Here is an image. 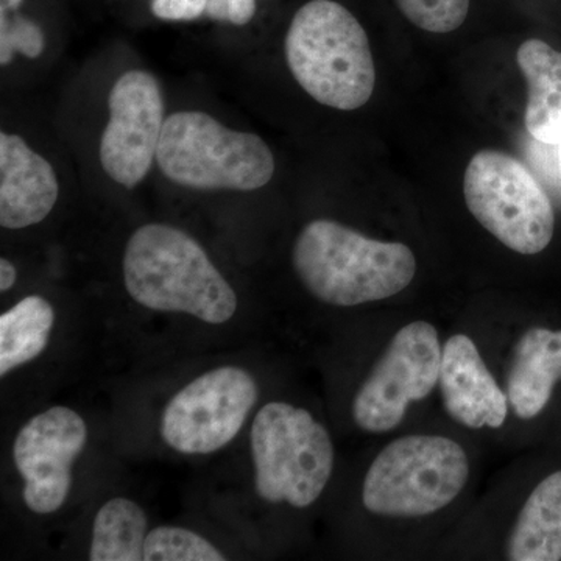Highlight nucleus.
I'll use <instances>...</instances> for the list:
<instances>
[{
  "label": "nucleus",
  "mask_w": 561,
  "mask_h": 561,
  "mask_svg": "<svg viewBox=\"0 0 561 561\" xmlns=\"http://www.w3.org/2000/svg\"><path fill=\"white\" fill-rule=\"evenodd\" d=\"M295 273L317 300L351 308L401 294L416 275V257L401 242L367 238L339 221L302 228L291 251Z\"/></svg>",
  "instance_id": "1"
},
{
  "label": "nucleus",
  "mask_w": 561,
  "mask_h": 561,
  "mask_svg": "<svg viewBox=\"0 0 561 561\" xmlns=\"http://www.w3.org/2000/svg\"><path fill=\"white\" fill-rule=\"evenodd\" d=\"M125 287L151 311L183 312L210 324L227 323L238 297L201 243L169 225L140 227L125 249Z\"/></svg>",
  "instance_id": "2"
},
{
  "label": "nucleus",
  "mask_w": 561,
  "mask_h": 561,
  "mask_svg": "<svg viewBox=\"0 0 561 561\" xmlns=\"http://www.w3.org/2000/svg\"><path fill=\"white\" fill-rule=\"evenodd\" d=\"M287 66L313 101L341 111L370 101L376 68L370 39L350 10L311 0L295 13L284 41Z\"/></svg>",
  "instance_id": "3"
},
{
  "label": "nucleus",
  "mask_w": 561,
  "mask_h": 561,
  "mask_svg": "<svg viewBox=\"0 0 561 561\" xmlns=\"http://www.w3.org/2000/svg\"><path fill=\"white\" fill-rule=\"evenodd\" d=\"M157 161L173 183L201 191H256L275 173V158L264 139L230 130L201 111L165 119Z\"/></svg>",
  "instance_id": "4"
},
{
  "label": "nucleus",
  "mask_w": 561,
  "mask_h": 561,
  "mask_svg": "<svg viewBox=\"0 0 561 561\" xmlns=\"http://www.w3.org/2000/svg\"><path fill=\"white\" fill-rule=\"evenodd\" d=\"M470 478L459 443L442 435H405L373 460L362 502L373 515L421 518L448 507Z\"/></svg>",
  "instance_id": "5"
},
{
  "label": "nucleus",
  "mask_w": 561,
  "mask_h": 561,
  "mask_svg": "<svg viewBox=\"0 0 561 561\" xmlns=\"http://www.w3.org/2000/svg\"><path fill=\"white\" fill-rule=\"evenodd\" d=\"M254 486L262 500L306 508L319 500L334 470L330 432L306 409L268 402L251 427Z\"/></svg>",
  "instance_id": "6"
},
{
  "label": "nucleus",
  "mask_w": 561,
  "mask_h": 561,
  "mask_svg": "<svg viewBox=\"0 0 561 561\" xmlns=\"http://www.w3.org/2000/svg\"><path fill=\"white\" fill-rule=\"evenodd\" d=\"M463 194L474 219L507 249L534 256L552 242L556 210L551 198L512 154L478 151L465 171Z\"/></svg>",
  "instance_id": "7"
},
{
  "label": "nucleus",
  "mask_w": 561,
  "mask_h": 561,
  "mask_svg": "<svg viewBox=\"0 0 561 561\" xmlns=\"http://www.w3.org/2000/svg\"><path fill=\"white\" fill-rule=\"evenodd\" d=\"M442 350L437 328L430 321L402 327L357 391L354 423L370 434L394 430L409 404L430 397L438 386Z\"/></svg>",
  "instance_id": "8"
},
{
  "label": "nucleus",
  "mask_w": 561,
  "mask_h": 561,
  "mask_svg": "<svg viewBox=\"0 0 561 561\" xmlns=\"http://www.w3.org/2000/svg\"><path fill=\"white\" fill-rule=\"evenodd\" d=\"M256 401V381L249 371L214 368L169 401L161 420L162 438L187 456L219 451L242 430Z\"/></svg>",
  "instance_id": "9"
},
{
  "label": "nucleus",
  "mask_w": 561,
  "mask_h": 561,
  "mask_svg": "<svg viewBox=\"0 0 561 561\" xmlns=\"http://www.w3.org/2000/svg\"><path fill=\"white\" fill-rule=\"evenodd\" d=\"M108 108L102 168L110 179L131 190L146 179L157 158L165 122L160 84L146 70H128L114 83Z\"/></svg>",
  "instance_id": "10"
},
{
  "label": "nucleus",
  "mask_w": 561,
  "mask_h": 561,
  "mask_svg": "<svg viewBox=\"0 0 561 561\" xmlns=\"http://www.w3.org/2000/svg\"><path fill=\"white\" fill-rule=\"evenodd\" d=\"M88 440L87 424L72 409L55 405L33 416L14 440L13 457L24 479L25 505L38 515L60 511L72 485V465Z\"/></svg>",
  "instance_id": "11"
},
{
  "label": "nucleus",
  "mask_w": 561,
  "mask_h": 561,
  "mask_svg": "<svg viewBox=\"0 0 561 561\" xmlns=\"http://www.w3.org/2000/svg\"><path fill=\"white\" fill-rule=\"evenodd\" d=\"M438 386L446 412L463 426L497 430L505 423L507 394L468 335H453L443 346Z\"/></svg>",
  "instance_id": "12"
},
{
  "label": "nucleus",
  "mask_w": 561,
  "mask_h": 561,
  "mask_svg": "<svg viewBox=\"0 0 561 561\" xmlns=\"http://www.w3.org/2000/svg\"><path fill=\"white\" fill-rule=\"evenodd\" d=\"M60 194L57 173L24 139L0 133V225L22 230L49 216Z\"/></svg>",
  "instance_id": "13"
},
{
  "label": "nucleus",
  "mask_w": 561,
  "mask_h": 561,
  "mask_svg": "<svg viewBox=\"0 0 561 561\" xmlns=\"http://www.w3.org/2000/svg\"><path fill=\"white\" fill-rule=\"evenodd\" d=\"M561 381V331L531 328L513 348L507 398L516 416L531 420L551 401Z\"/></svg>",
  "instance_id": "14"
},
{
  "label": "nucleus",
  "mask_w": 561,
  "mask_h": 561,
  "mask_svg": "<svg viewBox=\"0 0 561 561\" xmlns=\"http://www.w3.org/2000/svg\"><path fill=\"white\" fill-rule=\"evenodd\" d=\"M516 61L527 81V131L549 146L561 144V51L538 38L524 41Z\"/></svg>",
  "instance_id": "15"
},
{
  "label": "nucleus",
  "mask_w": 561,
  "mask_h": 561,
  "mask_svg": "<svg viewBox=\"0 0 561 561\" xmlns=\"http://www.w3.org/2000/svg\"><path fill=\"white\" fill-rule=\"evenodd\" d=\"M507 559L561 560V470L542 479L524 502L508 535Z\"/></svg>",
  "instance_id": "16"
},
{
  "label": "nucleus",
  "mask_w": 561,
  "mask_h": 561,
  "mask_svg": "<svg viewBox=\"0 0 561 561\" xmlns=\"http://www.w3.org/2000/svg\"><path fill=\"white\" fill-rule=\"evenodd\" d=\"M50 302L31 295L0 317V376L27 364L46 350L54 330Z\"/></svg>",
  "instance_id": "17"
},
{
  "label": "nucleus",
  "mask_w": 561,
  "mask_h": 561,
  "mask_svg": "<svg viewBox=\"0 0 561 561\" xmlns=\"http://www.w3.org/2000/svg\"><path fill=\"white\" fill-rule=\"evenodd\" d=\"M147 516L136 502L114 497L102 505L92 526V561H142Z\"/></svg>",
  "instance_id": "18"
},
{
  "label": "nucleus",
  "mask_w": 561,
  "mask_h": 561,
  "mask_svg": "<svg viewBox=\"0 0 561 561\" xmlns=\"http://www.w3.org/2000/svg\"><path fill=\"white\" fill-rule=\"evenodd\" d=\"M146 561H224V553L195 531L164 526L150 530L144 548Z\"/></svg>",
  "instance_id": "19"
},
{
  "label": "nucleus",
  "mask_w": 561,
  "mask_h": 561,
  "mask_svg": "<svg viewBox=\"0 0 561 561\" xmlns=\"http://www.w3.org/2000/svg\"><path fill=\"white\" fill-rule=\"evenodd\" d=\"M415 27L431 33H451L470 13V0H394Z\"/></svg>",
  "instance_id": "20"
},
{
  "label": "nucleus",
  "mask_w": 561,
  "mask_h": 561,
  "mask_svg": "<svg viewBox=\"0 0 561 561\" xmlns=\"http://www.w3.org/2000/svg\"><path fill=\"white\" fill-rule=\"evenodd\" d=\"M44 47H46L44 33L35 22L21 16L10 21L9 14L0 11V62L2 66L9 65L16 51L27 58H38Z\"/></svg>",
  "instance_id": "21"
},
{
  "label": "nucleus",
  "mask_w": 561,
  "mask_h": 561,
  "mask_svg": "<svg viewBox=\"0 0 561 561\" xmlns=\"http://www.w3.org/2000/svg\"><path fill=\"white\" fill-rule=\"evenodd\" d=\"M256 13V0H209L206 14L210 20L245 25Z\"/></svg>",
  "instance_id": "22"
},
{
  "label": "nucleus",
  "mask_w": 561,
  "mask_h": 561,
  "mask_svg": "<svg viewBox=\"0 0 561 561\" xmlns=\"http://www.w3.org/2000/svg\"><path fill=\"white\" fill-rule=\"evenodd\" d=\"M208 3L209 0H153L151 10L160 20L192 21L206 13Z\"/></svg>",
  "instance_id": "23"
},
{
  "label": "nucleus",
  "mask_w": 561,
  "mask_h": 561,
  "mask_svg": "<svg viewBox=\"0 0 561 561\" xmlns=\"http://www.w3.org/2000/svg\"><path fill=\"white\" fill-rule=\"evenodd\" d=\"M16 267L7 257L0 260V291L10 290L16 283Z\"/></svg>",
  "instance_id": "24"
},
{
  "label": "nucleus",
  "mask_w": 561,
  "mask_h": 561,
  "mask_svg": "<svg viewBox=\"0 0 561 561\" xmlns=\"http://www.w3.org/2000/svg\"><path fill=\"white\" fill-rule=\"evenodd\" d=\"M22 0H0V10L14 11L20 9Z\"/></svg>",
  "instance_id": "25"
},
{
  "label": "nucleus",
  "mask_w": 561,
  "mask_h": 561,
  "mask_svg": "<svg viewBox=\"0 0 561 561\" xmlns=\"http://www.w3.org/2000/svg\"><path fill=\"white\" fill-rule=\"evenodd\" d=\"M559 161H560V165H561V144H559Z\"/></svg>",
  "instance_id": "26"
}]
</instances>
